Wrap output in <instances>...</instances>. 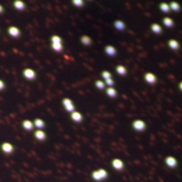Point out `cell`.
Returning a JSON list of instances; mask_svg holds the SVG:
<instances>
[{
	"label": "cell",
	"instance_id": "12",
	"mask_svg": "<svg viewBox=\"0 0 182 182\" xmlns=\"http://www.w3.org/2000/svg\"><path fill=\"white\" fill-rule=\"evenodd\" d=\"M166 165H167L169 168H175L177 167V160L175 159L174 156H167L166 160H165Z\"/></svg>",
	"mask_w": 182,
	"mask_h": 182
},
{
	"label": "cell",
	"instance_id": "2",
	"mask_svg": "<svg viewBox=\"0 0 182 182\" xmlns=\"http://www.w3.org/2000/svg\"><path fill=\"white\" fill-rule=\"evenodd\" d=\"M108 177V173H107L106 169H96L94 172H92V179L96 182H101L104 180H106Z\"/></svg>",
	"mask_w": 182,
	"mask_h": 182
},
{
	"label": "cell",
	"instance_id": "5",
	"mask_svg": "<svg viewBox=\"0 0 182 182\" xmlns=\"http://www.w3.org/2000/svg\"><path fill=\"white\" fill-rule=\"evenodd\" d=\"M23 76L27 80H34L37 78V73L32 68H25L23 71Z\"/></svg>",
	"mask_w": 182,
	"mask_h": 182
},
{
	"label": "cell",
	"instance_id": "28",
	"mask_svg": "<svg viewBox=\"0 0 182 182\" xmlns=\"http://www.w3.org/2000/svg\"><path fill=\"white\" fill-rule=\"evenodd\" d=\"M72 4H73L75 7H84L85 0H72Z\"/></svg>",
	"mask_w": 182,
	"mask_h": 182
},
{
	"label": "cell",
	"instance_id": "29",
	"mask_svg": "<svg viewBox=\"0 0 182 182\" xmlns=\"http://www.w3.org/2000/svg\"><path fill=\"white\" fill-rule=\"evenodd\" d=\"M106 87H114V80L113 79H108V80H105L104 81Z\"/></svg>",
	"mask_w": 182,
	"mask_h": 182
},
{
	"label": "cell",
	"instance_id": "24",
	"mask_svg": "<svg viewBox=\"0 0 182 182\" xmlns=\"http://www.w3.org/2000/svg\"><path fill=\"white\" fill-rule=\"evenodd\" d=\"M169 7H170V11H173V12H179V11L181 9L180 4L176 2V1H172V2L169 4Z\"/></svg>",
	"mask_w": 182,
	"mask_h": 182
},
{
	"label": "cell",
	"instance_id": "23",
	"mask_svg": "<svg viewBox=\"0 0 182 182\" xmlns=\"http://www.w3.org/2000/svg\"><path fill=\"white\" fill-rule=\"evenodd\" d=\"M159 7H160V11L163 12V13H169V12H170V7H169V4H168V2H161Z\"/></svg>",
	"mask_w": 182,
	"mask_h": 182
},
{
	"label": "cell",
	"instance_id": "7",
	"mask_svg": "<svg viewBox=\"0 0 182 182\" xmlns=\"http://www.w3.org/2000/svg\"><path fill=\"white\" fill-rule=\"evenodd\" d=\"M1 151L5 154H12L14 152V146L9 142H2L1 144Z\"/></svg>",
	"mask_w": 182,
	"mask_h": 182
},
{
	"label": "cell",
	"instance_id": "8",
	"mask_svg": "<svg viewBox=\"0 0 182 182\" xmlns=\"http://www.w3.org/2000/svg\"><path fill=\"white\" fill-rule=\"evenodd\" d=\"M144 78V81L149 85L156 84V81H158V78H156V75L154 73H146Z\"/></svg>",
	"mask_w": 182,
	"mask_h": 182
},
{
	"label": "cell",
	"instance_id": "22",
	"mask_svg": "<svg viewBox=\"0 0 182 182\" xmlns=\"http://www.w3.org/2000/svg\"><path fill=\"white\" fill-rule=\"evenodd\" d=\"M114 27L118 31H125L126 25H125V23L121 21V20H116V21H114Z\"/></svg>",
	"mask_w": 182,
	"mask_h": 182
},
{
	"label": "cell",
	"instance_id": "27",
	"mask_svg": "<svg viewBox=\"0 0 182 182\" xmlns=\"http://www.w3.org/2000/svg\"><path fill=\"white\" fill-rule=\"evenodd\" d=\"M101 78L104 79V81H105V80H108V79H113V78H112V73L108 72V71H102Z\"/></svg>",
	"mask_w": 182,
	"mask_h": 182
},
{
	"label": "cell",
	"instance_id": "6",
	"mask_svg": "<svg viewBox=\"0 0 182 182\" xmlns=\"http://www.w3.org/2000/svg\"><path fill=\"white\" fill-rule=\"evenodd\" d=\"M7 33H8V35L12 37V38H19L20 34H21L20 30H19L16 26H9L7 30Z\"/></svg>",
	"mask_w": 182,
	"mask_h": 182
},
{
	"label": "cell",
	"instance_id": "10",
	"mask_svg": "<svg viewBox=\"0 0 182 182\" xmlns=\"http://www.w3.org/2000/svg\"><path fill=\"white\" fill-rule=\"evenodd\" d=\"M71 119L76 123H80V122L84 121V115L78 111H74L73 113H71Z\"/></svg>",
	"mask_w": 182,
	"mask_h": 182
},
{
	"label": "cell",
	"instance_id": "14",
	"mask_svg": "<svg viewBox=\"0 0 182 182\" xmlns=\"http://www.w3.org/2000/svg\"><path fill=\"white\" fill-rule=\"evenodd\" d=\"M13 6H14V8L18 9V11H24V9H26V4L24 2L23 0H14Z\"/></svg>",
	"mask_w": 182,
	"mask_h": 182
},
{
	"label": "cell",
	"instance_id": "21",
	"mask_svg": "<svg viewBox=\"0 0 182 182\" xmlns=\"http://www.w3.org/2000/svg\"><path fill=\"white\" fill-rule=\"evenodd\" d=\"M115 71H116V73L119 74V75H126L127 74V68L125 67V66H122V65H118L116 67H115Z\"/></svg>",
	"mask_w": 182,
	"mask_h": 182
},
{
	"label": "cell",
	"instance_id": "30",
	"mask_svg": "<svg viewBox=\"0 0 182 182\" xmlns=\"http://www.w3.org/2000/svg\"><path fill=\"white\" fill-rule=\"evenodd\" d=\"M4 88H5V82H4V81L0 79V91H2Z\"/></svg>",
	"mask_w": 182,
	"mask_h": 182
},
{
	"label": "cell",
	"instance_id": "31",
	"mask_svg": "<svg viewBox=\"0 0 182 182\" xmlns=\"http://www.w3.org/2000/svg\"><path fill=\"white\" fill-rule=\"evenodd\" d=\"M4 12V7H2V5H0V14Z\"/></svg>",
	"mask_w": 182,
	"mask_h": 182
},
{
	"label": "cell",
	"instance_id": "15",
	"mask_svg": "<svg viewBox=\"0 0 182 182\" xmlns=\"http://www.w3.org/2000/svg\"><path fill=\"white\" fill-rule=\"evenodd\" d=\"M33 126H34V128L37 129H44L46 126V122L42 120V119H35L34 121H33Z\"/></svg>",
	"mask_w": 182,
	"mask_h": 182
},
{
	"label": "cell",
	"instance_id": "33",
	"mask_svg": "<svg viewBox=\"0 0 182 182\" xmlns=\"http://www.w3.org/2000/svg\"><path fill=\"white\" fill-rule=\"evenodd\" d=\"M86 1H89V0H86Z\"/></svg>",
	"mask_w": 182,
	"mask_h": 182
},
{
	"label": "cell",
	"instance_id": "1",
	"mask_svg": "<svg viewBox=\"0 0 182 182\" xmlns=\"http://www.w3.org/2000/svg\"><path fill=\"white\" fill-rule=\"evenodd\" d=\"M51 46H52V49L55 52H62V49H64L62 38L59 35H52L51 37Z\"/></svg>",
	"mask_w": 182,
	"mask_h": 182
},
{
	"label": "cell",
	"instance_id": "11",
	"mask_svg": "<svg viewBox=\"0 0 182 182\" xmlns=\"http://www.w3.org/2000/svg\"><path fill=\"white\" fill-rule=\"evenodd\" d=\"M34 137H35L38 141H45L46 139H47V135H46V133L42 129H37V130L34 132Z\"/></svg>",
	"mask_w": 182,
	"mask_h": 182
},
{
	"label": "cell",
	"instance_id": "19",
	"mask_svg": "<svg viewBox=\"0 0 182 182\" xmlns=\"http://www.w3.org/2000/svg\"><path fill=\"white\" fill-rule=\"evenodd\" d=\"M151 30L155 34H161L162 33V27H161V25H159V24H152L151 25Z\"/></svg>",
	"mask_w": 182,
	"mask_h": 182
},
{
	"label": "cell",
	"instance_id": "3",
	"mask_svg": "<svg viewBox=\"0 0 182 182\" xmlns=\"http://www.w3.org/2000/svg\"><path fill=\"white\" fill-rule=\"evenodd\" d=\"M61 104H62V107L65 108V111L66 112H68L69 114L73 113L75 109V105H74V102L71 100L69 98H65L62 99V101H61Z\"/></svg>",
	"mask_w": 182,
	"mask_h": 182
},
{
	"label": "cell",
	"instance_id": "32",
	"mask_svg": "<svg viewBox=\"0 0 182 182\" xmlns=\"http://www.w3.org/2000/svg\"><path fill=\"white\" fill-rule=\"evenodd\" d=\"M179 88H180V91L182 92V81L180 82V84H179Z\"/></svg>",
	"mask_w": 182,
	"mask_h": 182
},
{
	"label": "cell",
	"instance_id": "4",
	"mask_svg": "<svg viewBox=\"0 0 182 182\" xmlns=\"http://www.w3.org/2000/svg\"><path fill=\"white\" fill-rule=\"evenodd\" d=\"M132 127H133L134 130H136V132H144L147 126H146V122L144 120L136 119V120H134V121L132 122Z\"/></svg>",
	"mask_w": 182,
	"mask_h": 182
},
{
	"label": "cell",
	"instance_id": "25",
	"mask_svg": "<svg viewBox=\"0 0 182 182\" xmlns=\"http://www.w3.org/2000/svg\"><path fill=\"white\" fill-rule=\"evenodd\" d=\"M162 23H163V25H165L166 27H169V28L174 26V21H173V19H170V18H168V16H165V18H163Z\"/></svg>",
	"mask_w": 182,
	"mask_h": 182
},
{
	"label": "cell",
	"instance_id": "9",
	"mask_svg": "<svg viewBox=\"0 0 182 182\" xmlns=\"http://www.w3.org/2000/svg\"><path fill=\"white\" fill-rule=\"evenodd\" d=\"M112 167L115 170H122L125 168V163L121 159H113L112 160Z\"/></svg>",
	"mask_w": 182,
	"mask_h": 182
},
{
	"label": "cell",
	"instance_id": "26",
	"mask_svg": "<svg viewBox=\"0 0 182 182\" xmlns=\"http://www.w3.org/2000/svg\"><path fill=\"white\" fill-rule=\"evenodd\" d=\"M94 86L100 89V91H102V89H106V85L104 82V80H96L95 82H94Z\"/></svg>",
	"mask_w": 182,
	"mask_h": 182
},
{
	"label": "cell",
	"instance_id": "17",
	"mask_svg": "<svg viewBox=\"0 0 182 182\" xmlns=\"http://www.w3.org/2000/svg\"><path fill=\"white\" fill-rule=\"evenodd\" d=\"M168 46H169V48L173 49V51H177V49L180 48L179 41H177V40H174V39H170V40L168 41Z\"/></svg>",
	"mask_w": 182,
	"mask_h": 182
},
{
	"label": "cell",
	"instance_id": "20",
	"mask_svg": "<svg viewBox=\"0 0 182 182\" xmlns=\"http://www.w3.org/2000/svg\"><path fill=\"white\" fill-rule=\"evenodd\" d=\"M80 41H81V44L84 46H89L92 45V42H93V40H92L91 37H88V35H82L81 38H80Z\"/></svg>",
	"mask_w": 182,
	"mask_h": 182
},
{
	"label": "cell",
	"instance_id": "18",
	"mask_svg": "<svg viewBox=\"0 0 182 182\" xmlns=\"http://www.w3.org/2000/svg\"><path fill=\"white\" fill-rule=\"evenodd\" d=\"M106 94L112 99L118 96V92H116V89L114 87H106Z\"/></svg>",
	"mask_w": 182,
	"mask_h": 182
},
{
	"label": "cell",
	"instance_id": "13",
	"mask_svg": "<svg viewBox=\"0 0 182 182\" xmlns=\"http://www.w3.org/2000/svg\"><path fill=\"white\" fill-rule=\"evenodd\" d=\"M21 126H23V128L25 130H27V132H31V130H33L34 129V126H33V121H31V120H24L23 123H21Z\"/></svg>",
	"mask_w": 182,
	"mask_h": 182
},
{
	"label": "cell",
	"instance_id": "16",
	"mask_svg": "<svg viewBox=\"0 0 182 182\" xmlns=\"http://www.w3.org/2000/svg\"><path fill=\"white\" fill-rule=\"evenodd\" d=\"M105 53L109 56H114V55H116V48L112 45H107L105 47Z\"/></svg>",
	"mask_w": 182,
	"mask_h": 182
}]
</instances>
